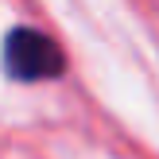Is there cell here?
I'll return each instance as SVG.
<instances>
[{
    "label": "cell",
    "mask_w": 159,
    "mask_h": 159,
    "mask_svg": "<svg viewBox=\"0 0 159 159\" xmlns=\"http://www.w3.org/2000/svg\"><path fill=\"white\" fill-rule=\"evenodd\" d=\"M62 70H66V54L47 31L20 23L4 35V74L12 82H51V78H62Z\"/></svg>",
    "instance_id": "6da1fadb"
}]
</instances>
